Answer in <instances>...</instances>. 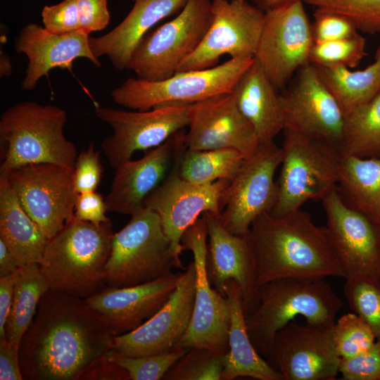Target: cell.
Masks as SVG:
<instances>
[{
	"instance_id": "13",
	"label": "cell",
	"mask_w": 380,
	"mask_h": 380,
	"mask_svg": "<svg viewBox=\"0 0 380 380\" xmlns=\"http://www.w3.org/2000/svg\"><path fill=\"white\" fill-rule=\"evenodd\" d=\"M5 175L24 210L50 240L75 217L74 170L54 163H34Z\"/></svg>"
},
{
	"instance_id": "11",
	"label": "cell",
	"mask_w": 380,
	"mask_h": 380,
	"mask_svg": "<svg viewBox=\"0 0 380 380\" xmlns=\"http://www.w3.org/2000/svg\"><path fill=\"white\" fill-rule=\"evenodd\" d=\"M190 105H163L132 111L96 106V117L113 131L101 144L109 164L116 169L137 151L158 147L184 129L189 124Z\"/></svg>"
},
{
	"instance_id": "7",
	"label": "cell",
	"mask_w": 380,
	"mask_h": 380,
	"mask_svg": "<svg viewBox=\"0 0 380 380\" xmlns=\"http://www.w3.org/2000/svg\"><path fill=\"white\" fill-rule=\"evenodd\" d=\"M281 169L277 181L274 216L300 209L313 199H322L336 186L343 154L336 148L292 130L283 129Z\"/></svg>"
},
{
	"instance_id": "24",
	"label": "cell",
	"mask_w": 380,
	"mask_h": 380,
	"mask_svg": "<svg viewBox=\"0 0 380 380\" xmlns=\"http://www.w3.org/2000/svg\"><path fill=\"white\" fill-rule=\"evenodd\" d=\"M16 53L25 54L27 67L21 88L34 89L43 77L54 68L72 69L73 61L85 58L99 68L101 63L91 51L89 34L79 29L65 34H55L36 23L25 25L15 39Z\"/></svg>"
},
{
	"instance_id": "36",
	"label": "cell",
	"mask_w": 380,
	"mask_h": 380,
	"mask_svg": "<svg viewBox=\"0 0 380 380\" xmlns=\"http://www.w3.org/2000/svg\"><path fill=\"white\" fill-rule=\"evenodd\" d=\"M227 353L204 348H190L163 379L221 380Z\"/></svg>"
},
{
	"instance_id": "35",
	"label": "cell",
	"mask_w": 380,
	"mask_h": 380,
	"mask_svg": "<svg viewBox=\"0 0 380 380\" xmlns=\"http://www.w3.org/2000/svg\"><path fill=\"white\" fill-rule=\"evenodd\" d=\"M343 292L350 308L380 341V280L364 277L346 279Z\"/></svg>"
},
{
	"instance_id": "43",
	"label": "cell",
	"mask_w": 380,
	"mask_h": 380,
	"mask_svg": "<svg viewBox=\"0 0 380 380\" xmlns=\"http://www.w3.org/2000/svg\"><path fill=\"white\" fill-rule=\"evenodd\" d=\"M339 374L344 380H380V341L360 355L341 360Z\"/></svg>"
},
{
	"instance_id": "8",
	"label": "cell",
	"mask_w": 380,
	"mask_h": 380,
	"mask_svg": "<svg viewBox=\"0 0 380 380\" xmlns=\"http://www.w3.org/2000/svg\"><path fill=\"white\" fill-rule=\"evenodd\" d=\"M254 59L230 58L210 68L177 72L159 81L129 77L115 87L110 96L118 105L134 110L192 104L215 95L232 93Z\"/></svg>"
},
{
	"instance_id": "47",
	"label": "cell",
	"mask_w": 380,
	"mask_h": 380,
	"mask_svg": "<svg viewBox=\"0 0 380 380\" xmlns=\"http://www.w3.org/2000/svg\"><path fill=\"white\" fill-rule=\"evenodd\" d=\"M20 345L0 338V379L23 380L20 365Z\"/></svg>"
},
{
	"instance_id": "52",
	"label": "cell",
	"mask_w": 380,
	"mask_h": 380,
	"mask_svg": "<svg viewBox=\"0 0 380 380\" xmlns=\"http://www.w3.org/2000/svg\"><path fill=\"white\" fill-rule=\"evenodd\" d=\"M12 72V64L11 58L6 53L1 51L0 57V75L1 77H8Z\"/></svg>"
},
{
	"instance_id": "42",
	"label": "cell",
	"mask_w": 380,
	"mask_h": 380,
	"mask_svg": "<svg viewBox=\"0 0 380 380\" xmlns=\"http://www.w3.org/2000/svg\"><path fill=\"white\" fill-rule=\"evenodd\" d=\"M313 16L311 25L314 43L339 40L359 33L348 20L334 13L315 9Z\"/></svg>"
},
{
	"instance_id": "39",
	"label": "cell",
	"mask_w": 380,
	"mask_h": 380,
	"mask_svg": "<svg viewBox=\"0 0 380 380\" xmlns=\"http://www.w3.org/2000/svg\"><path fill=\"white\" fill-rule=\"evenodd\" d=\"M334 339L341 360L354 358L369 350L375 336L368 324L356 313L341 316L334 324Z\"/></svg>"
},
{
	"instance_id": "10",
	"label": "cell",
	"mask_w": 380,
	"mask_h": 380,
	"mask_svg": "<svg viewBox=\"0 0 380 380\" xmlns=\"http://www.w3.org/2000/svg\"><path fill=\"white\" fill-rule=\"evenodd\" d=\"M294 76L291 86L280 94L283 129L324 143L343 154L346 115L339 102L315 65L308 63Z\"/></svg>"
},
{
	"instance_id": "16",
	"label": "cell",
	"mask_w": 380,
	"mask_h": 380,
	"mask_svg": "<svg viewBox=\"0 0 380 380\" xmlns=\"http://www.w3.org/2000/svg\"><path fill=\"white\" fill-rule=\"evenodd\" d=\"M327 232L344 279L380 280V219L348 205L336 186L322 199Z\"/></svg>"
},
{
	"instance_id": "51",
	"label": "cell",
	"mask_w": 380,
	"mask_h": 380,
	"mask_svg": "<svg viewBox=\"0 0 380 380\" xmlns=\"http://www.w3.org/2000/svg\"><path fill=\"white\" fill-rule=\"evenodd\" d=\"M259 8L266 12L295 0H249Z\"/></svg>"
},
{
	"instance_id": "41",
	"label": "cell",
	"mask_w": 380,
	"mask_h": 380,
	"mask_svg": "<svg viewBox=\"0 0 380 380\" xmlns=\"http://www.w3.org/2000/svg\"><path fill=\"white\" fill-rule=\"evenodd\" d=\"M100 151L93 143L80 153L74 168V188L77 194L96 191L100 184L103 167Z\"/></svg>"
},
{
	"instance_id": "28",
	"label": "cell",
	"mask_w": 380,
	"mask_h": 380,
	"mask_svg": "<svg viewBox=\"0 0 380 380\" xmlns=\"http://www.w3.org/2000/svg\"><path fill=\"white\" fill-rule=\"evenodd\" d=\"M225 296L230 308L229 351L225 355L221 380L248 377L257 380H284L281 374L262 358L249 337L242 298L238 285L229 281Z\"/></svg>"
},
{
	"instance_id": "18",
	"label": "cell",
	"mask_w": 380,
	"mask_h": 380,
	"mask_svg": "<svg viewBox=\"0 0 380 380\" xmlns=\"http://www.w3.org/2000/svg\"><path fill=\"white\" fill-rule=\"evenodd\" d=\"M173 162L163 181L144 200V207L158 214L175 253L180 257L184 232L205 213L220 215L232 181L194 184L179 177L174 158Z\"/></svg>"
},
{
	"instance_id": "15",
	"label": "cell",
	"mask_w": 380,
	"mask_h": 380,
	"mask_svg": "<svg viewBox=\"0 0 380 380\" xmlns=\"http://www.w3.org/2000/svg\"><path fill=\"white\" fill-rule=\"evenodd\" d=\"M208 231L202 215L181 238L182 250L190 251L196 269L194 309L190 324L177 348H204L229 351L230 308L227 297L210 284L205 271Z\"/></svg>"
},
{
	"instance_id": "2",
	"label": "cell",
	"mask_w": 380,
	"mask_h": 380,
	"mask_svg": "<svg viewBox=\"0 0 380 380\" xmlns=\"http://www.w3.org/2000/svg\"><path fill=\"white\" fill-rule=\"evenodd\" d=\"M248 234L260 286L286 277L344 278L326 227L317 226L300 209L282 216L263 213Z\"/></svg>"
},
{
	"instance_id": "26",
	"label": "cell",
	"mask_w": 380,
	"mask_h": 380,
	"mask_svg": "<svg viewBox=\"0 0 380 380\" xmlns=\"http://www.w3.org/2000/svg\"><path fill=\"white\" fill-rule=\"evenodd\" d=\"M188 0H134V5L114 29L98 37H89V45L99 58L107 56L120 70H127L131 56L144 37L160 20L177 14Z\"/></svg>"
},
{
	"instance_id": "37",
	"label": "cell",
	"mask_w": 380,
	"mask_h": 380,
	"mask_svg": "<svg viewBox=\"0 0 380 380\" xmlns=\"http://www.w3.org/2000/svg\"><path fill=\"white\" fill-rule=\"evenodd\" d=\"M366 55V39L357 33L339 40L314 43L309 55V63L317 67L352 69Z\"/></svg>"
},
{
	"instance_id": "1",
	"label": "cell",
	"mask_w": 380,
	"mask_h": 380,
	"mask_svg": "<svg viewBox=\"0 0 380 380\" xmlns=\"http://www.w3.org/2000/svg\"><path fill=\"white\" fill-rule=\"evenodd\" d=\"M114 336L84 299L49 289L20 342L25 380H81Z\"/></svg>"
},
{
	"instance_id": "40",
	"label": "cell",
	"mask_w": 380,
	"mask_h": 380,
	"mask_svg": "<svg viewBox=\"0 0 380 380\" xmlns=\"http://www.w3.org/2000/svg\"><path fill=\"white\" fill-rule=\"evenodd\" d=\"M188 350L176 348L161 354L128 357L110 349L107 355L127 372L130 380H159L163 379L169 369Z\"/></svg>"
},
{
	"instance_id": "38",
	"label": "cell",
	"mask_w": 380,
	"mask_h": 380,
	"mask_svg": "<svg viewBox=\"0 0 380 380\" xmlns=\"http://www.w3.org/2000/svg\"><path fill=\"white\" fill-rule=\"evenodd\" d=\"M317 10L340 15L357 31L380 34V0H302Z\"/></svg>"
},
{
	"instance_id": "31",
	"label": "cell",
	"mask_w": 380,
	"mask_h": 380,
	"mask_svg": "<svg viewBox=\"0 0 380 380\" xmlns=\"http://www.w3.org/2000/svg\"><path fill=\"white\" fill-rule=\"evenodd\" d=\"M336 189L348 205L380 219V158L343 155Z\"/></svg>"
},
{
	"instance_id": "6",
	"label": "cell",
	"mask_w": 380,
	"mask_h": 380,
	"mask_svg": "<svg viewBox=\"0 0 380 380\" xmlns=\"http://www.w3.org/2000/svg\"><path fill=\"white\" fill-rule=\"evenodd\" d=\"M113 234L106 271L107 286L123 288L150 282L185 270L174 252L158 214L143 207Z\"/></svg>"
},
{
	"instance_id": "20",
	"label": "cell",
	"mask_w": 380,
	"mask_h": 380,
	"mask_svg": "<svg viewBox=\"0 0 380 380\" xmlns=\"http://www.w3.org/2000/svg\"><path fill=\"white\" fill-rule=\"evenodd\" d=\"M195 288L196 269L192 261L164 305L134 331L115 336L111 349L125 356L141 357L176 348L191 322Z\"/></svg>"
},
{
	"instance_id": "33",
	"label": "cell",
	"mask_w": 380,
	"mask_h": 380,
	"mask_svg": "<svg viewBox=\"0 0 380 380\" xmlns=\"http://www.w3.org/2000/svg\"><path fill=\"white\" fill-rule=\"evenodd\" d=\"M49 289L39 264L19 267L12 305L5 327V337L8 341L20 345L42 296Z\"/></svg>"
},
{
	"instance_id": "22",
	"label": "cell",
	"mask_w": 380,
	"mask_h": 380,
	"mask_svg": "<svg viewBox=\"0 0 380 380\" xmlns=\"http://www.w3.org/2000/svg\"><path fill=\"white\" fill-rule=\"evenodd\" d=\"M187 149L234 148L246 158L259 146L254 127L239 109L232 93L215 95L190 105Z\"/></svg>"
},
{
	"instance_id": "50",
	"label": "cell",
	"mask_w": 380,
	"mask_h": 380,
	"mask_svg": "<svg viewBox=\"0 0 380 380\" xmlns=\"http://www.w3.org/2000/svg\"><path fill=\"white\" fill-rule=\"evenodd\" d=\"M18 270L19 267L13 256L4 241L0 239V277L15 273Z\"/></svg>"
},
{
	"instance_id": "19",
	"label": "cell",
	"mask_w": 380,
	"mask_h": 380,
	"mask_svg": "<svg viewBox=\"0 0 380 380\" xmlns=\"http://www.w3.org/2000/svg\"><path fill=\"white\" fill-rule=\"evenodd\" d=\"M334 324L303 325L291 321L275 334L267 361L284 380L336 379L341 358Z\"/></svg>"
},
{
	"instance_id": "21",
	"label": "cell",
	"mask_w": 380,
	"mask_h": 380,
	"mask_svg": "<svg viewBox=\"0 0 380 380\" xmlns=\"http://www.w3.org/2000/svg\"><path fill=\"white\" fill-rule=\"evenodd\" d=\"M208 231L205 271L213 288L225 296L227 284L232 280L239 286L245 315L257 306L260 286L255 256L248 233L234 234L222 224L219 215H202Z\"/></svg>"
},
{
	"instance_id": "46",
	"label": "cell",
	"mask_w": 380,
	"mask_h": 380,
	"mask_svg": "<svg viewBox=\"0 0 380 380\" xmlns=\"http://www.w3.org/2000/svg\"><path fill=\"white\" fill-rule=\"evenodd\" d=\"M108 211L106 201L96 191L77 194L75 207V217L82 221L100 224L110 222L106 216Z\"/></svg>"
},
{
	"instance_id": "5",
	"label": "cell",
	"mask_w": 380,
	"mask_h": 380,
	"mask_svg": "<svg viewBox=\"0 0 380 380\" xmlns=\"http://www.w3.org/2000/svg\"><path fill=\"white\" fill-rule=\"evenodd\" d=\"M66 111L33 101L19 102L0 118V174L34 163H54L74 170L75 145L64 134Z\"/></svg>"
},
{
	"instance_id": "45",
	"label": "cell",
	"mask_w": 380,
	"mask_h": 380,
	"mask_svg": "<svg viewBox=\"0 0 380 380\" xmlns=\"http://www.w3.org/2000/svg\"><path fill=\"white\" fill-rule=\"evenodd\" d=\"M80 27L88 34L105 29L110 19L107 0H77Z\"/></svg>"
},
{
	"instance_id": "9",
	"label": "cell",
	"mask_w": 380,
	"mask_h": 380,
	"mask_svg": "<svg viewBox=\"0 0 380 380\" xmlns=\"http://www.w3.org/2000/svg\"><path fill=\"white\" fill-rule=\"evenodd\" d=\"M211 6L212 0H188L174 18L144 37L127 70L146 81L162 80L176 73L204 38L212 20Z\"/></svg>"
},
{
	"instance_id": "34",
	"label": "cell",
	"mask_w": 380,
	"mask_h": 380,
	"mask_svg": "<svg viewBox=\"0 0 380 380\" xmlns=\"http://www.w3.org/2000/svg\"><path fill=\"white\" fill-rule=\"evenodd\" d=\"M343 155L380 158V92L346 115Z\"/></svg>"
},
{
	"instance_id": "30",
	"label": "cell",
	"mask_w": 380,
	"mask_h": 380,
	"mask_svg": "<svg viewBox=\"0 0 380 380\" xmlns=\"http://www.w3.org/2000/svg\"><path fill=\"white\" fill-rule=\"evenodd\" d=\"M184 130L177 132L174 160L179 177L191 183L205 184L220 179L232 181L246 156L234 148L194 151L186 148Z\"/></svg>"
},
{
	"instance_id": "4",
	"label": "cell",
	"mask_w": 380,
	"mask_h": 380,
	"mask_svg": "<svg viewBox=\"0 0 380 380\" xmlns=\"http://www.w3.org/2000/svg\"><path fill=\"white\" fill-rule=\"evenodd\" d=\"M343 305L324 279L286 277L259 289L256 308L246 315L249 337L258 353L267 360L277 332L295 317L311 325L334 324Z\"/></svg>"
},
{
	"instance_id": "23",
	"label": "cell",
	"mask_w": 380,
	"mask_h": 380,
	"mask_svg": "<svg viewBox=\"0 0 380 380\" xmlns=\"http://www.w3.org/2000/svg\"><path fill=\"white\" fill-rule=\"evenodd\" d=\"M183 272L123 288L106 286L85 298L115 336L134 331L154 315L176 289Z\"/></svg>"
},
{
	"instance_id": "48",
	"label": "cell",
	"mask_w": 380,
	"mask_h": 380,
	"mask_svg": "<svg viewBox=\"0 0 380 380\" xmlns=\"http://www.w3.org/2000/svg\"><path fill=\"white\" fill-rule=\"evenodd\" d=\"M96 379L129 380V378L127 372L110 360L106 353L87 369L81 380Z\"/></svg>"
},
{
	"instance_id": "3",
	"label": "cell",
	"mask_w": 380,
	"mask_h": 380,
	"mask_svg": "<svg viewBox=\"0 0 380 380\" xmlns=\"http://www.w3.org/2000/svg\"><path fill=\"white\" fill-rule=\"evenodd\" d=\"M113 233L111 222H66L51 238L39 264L49 289L85 299L107 286L106 266Z\"/></svg>"
},
{
	"instance_id": "32",
	"label": "cell",
	"mask_w": 380,
	"mask_h": 380,
	"mask_svg": "<svg viewBox=\"0 0 380 380\" xmlns=\"http://www.w3.org/2000/svg\"><path fill=\"white\" fill-rule=\"evenodd\" d=\"M315 67L346 115L380 92V44L374 61L364 69Z\"/></svg>"
},
{
	"instance_id": "49",
	"label": "cell",
	"mask_w": 380,
	"mask_h": 380,
	"mask_svg": "<svg viewBox=\"0 0 380 380\" xmlns=\"http://www.w3.org/2000/svg\"><path fill=\"white\" fill-rule=\"evenodd\" d=\"M18 271L0 277V338L5 337V327L11 308Z\"/></svg>"
},
{
	"instance_id": "44",
	"label": "cell",
	"mask_w": 380,
	"mask_h": 380,
	"mask_svg": "<svg viewBox=\"0 0 380 380\" xmlns=\"http://www.w3.org/2000/svg\"><path fill=\"white\" fill-rule=\"evenodd\" d=\"M44 27L55 34H65L80 29L77 0H63L45 6L42 11Z\"/></svg>"
},
{
	"instance_id": "27",
	"label": "cell",
	"mask_w": 380,
	"mask_h": 380,
	"mask_svg": "<svg viewBox=\"0 0 380 380\" xmlns=\"http://www.w3.org/2000/svg\"><path fill=\"white\" fill-rule=\"evenodd\" d=\"M277 90L255 58L232 92L239 109L254 127L259 144L274 141L283 130Z\"/></svg>"
},
{
	"instance_id": "14",
	"label": "cell",
	"mask_w": 380,
	"mask_h": 380,
	"mask_svg": "<svg viewBox=\"0 0 380 380\" xmlns=\"http://www.w3.org/2000/svg\"><path fill=\"white\" fill-rule=\"evenodd\" d=\"M255 58L277 89L309 63L314 44L311 22L302 0L267 11Z\"/></svg>"
},
{
	"instance_id": "17",
	"label": "cell",
	"mask_w": 380,
	"mask_h": 380,
	"mask_svg": "<svg viewBox=\"0 0 380 380\" xmlns=\"http://www.w3.org/2000/svg\"><path fill=\"white\" fill-rule=\"evenodd\" d=\"M281 160L282 148L274 141L259 144L245 158L229 185L225 205L219 215L229 232L246 234L258 217L272 211L278 194L274 176Z\"/></svg>"
},
{
	"instance_id": "12",
	"label": "cell",
	"mask_w": 380,
	"mask_h": 380,
	"mask_svg": "<svg viewBox=\"0 0 380 380\" xmlns=\"http://www.w3.org/2000/svg\"><path fill=\"white\" fill-rule=\"evenodd\" d=\"M212 20L201 43L177 72L210 68L221 56L255 58L265 13L249 0H212Z\"/></svg>"
},
{
	"instance_id": "29",
	"label": "cell",
	"mask_w": 380,
	"mask_h": 380,
	"mask_svg": "<svg viewBox=\"0 0 380 380\" xmlns=\"http://www.w3.org/2000/svg\"><path fill=\"white\" fill-rule=\"evenodd\" d=\"M0 239L19 267L39 265L49 241L24 210L4 175H0Z\"/></svg>"
},
{
	"instance_id": "25",
	"label": "cell",
	"mask_w": 380,
	"mask_h": 380,
	"mask_svg": "<svg viewBox=\"0 0 380 380\" xmlns=\"http://www.w3.org/2000/svg\"><path fill=\"white\" fill-rule=\"evenodd\" d=\"M181 131V130H180ZM177 132L139 159L115 170L105 201L108 211L132 215L144 207L146 198L163 181L174 158Z\"/></svg>"
}]
</instances>
